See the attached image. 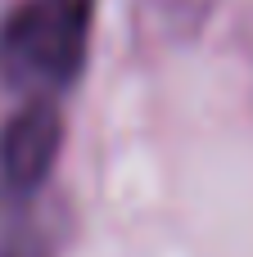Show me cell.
Wrapping results in <instances>:
<instances>
[{"label":"cell","instance_id":"1","mask_svg":"<svg viewBox=\"0 0 253 257\" xmlns=\"http://www.w3.org/2000/svg\"><path fill=\"white\" fill-rule=\"evenodd\" d=\"M95 0H18L0 18V86L27 99L63 95L91 50Z\"/></svg>","mask_w":253,"mask_h":257},{"label":"cell","instance_id":"2","mask_svg":"<svg viewBox=\"0 0 253 257\" xmlns=\"http://www.w3.org/2000/svg\"><path fill=\"white\" fill-rule=\"evenodd\" d=\"M63 149V113L54 99H27L0 126V212H23L50 181Z\"/></svg>","mask_w":253,"mask_h":257},{"label":"cell","instance_id":"3","mask_svg":"<svg viewBox=\"0 0 253 257\" xmlns=\"http://www.w3.org/2000/svg\"><path fill=\"white\" fill-rule=\"evenodd\" d=\"M0 257H50V244L23 212H0Z\"/></svg>","mask_w":253,"mask_h":257},{"label":"cell","instance_id":"4","mask_svg":"<svg viewBox=\"0 0 253 257\" xmlns=\"http://www.w3.org/2000/svg\"><path fill=\"white\" fill-rule=\"evenodd\" d=\"M208 5H213V0H149V14H158V18L177 32V27H195Z\"/></svg>","mask_w":253,"mask_h":257}]
</instances>
